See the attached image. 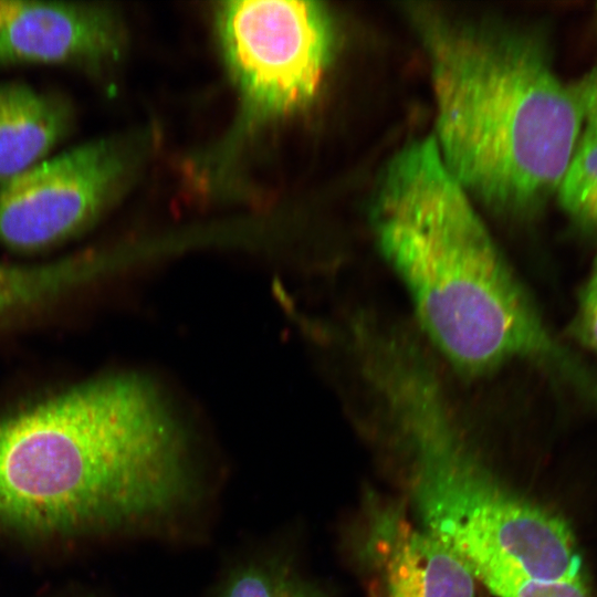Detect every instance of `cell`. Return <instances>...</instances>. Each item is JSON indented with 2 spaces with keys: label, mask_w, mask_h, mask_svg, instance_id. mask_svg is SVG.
<instances>
[{
  "label": "cell",
  "mask_w": 597,
  "mask_h": 597,
  "mask_svg": "<svg viewBox=\"0 0 597 597\" xmlns=\"http://www.w3.org/2000/svg\"><path fill=\"white\" fill-rule=\"evenodd\" d=\"M197 489L188 433L139 374L85 380L0 418L2 528H143L185 509Z\"/></svg>",
  "instance_id": "6da1fadb"
},
{
  "label": "cell",
  "mask_w": 597,
  "mask_h": 597,
  "mask_svg": "<svg viewBox=\"0 0 597 597\" xmlns=\"http://www.w3.org/2000/svg\"><path fill=\"white\" fill-rule=\"evenodd\" d=\"M471 199L447 169L432 135L398 150L376 188L375 239L425 335L465 375L528 359L579 377Z\"/></svg>",
  "instance_id": "7a4b0ae2"
},
{
  "label": "cell",
  "mask_w": 597,
  "mask_h": 597,
  "mask_svg": "<svg viewBox=\"0 0 597 597\" xmlns=\"http://www.w3.org/2000/svg\"><path fill=\"white\" fill-rule=\"evenodd\" d=\"M436 103L443 164L471 198L513 216L556 195L579 140L576 84L553 69L538 36L415 4Z\"/></svg>",
  "instance_id": "3957f363"
},
{
  "label": "cell",
  "mask_w": 597,
  "mask_h": 597,
  "mask_svg": "<svg viewBox=\"0 0 597 597\" xmlns=\"http://www.w3.org/2000/svg\"><path fill=\"white\" fill-rule=\"evenodd\" d=\"M355 365L371 415L407 461L420 525L457 554L476 580L509 573L584 579L567 522L504 485L488 468L413 338L383 336Z\"/></svg>",
  "instance_id": "277c9868"
},
{
  "label": "cell",
  "mask_w": 597,
  "mask_h": 597,
  "mask_svg": "<svg viewBox=\"0 0 597 597\" xmlns=\"http://www.w3.org/2000/svg\"><path fill=\"white\" fill-rule=\"evenodd\" d=\"M221 44L251 116L306 106L333 52L327 10L316 1H227L218 12Z\"/></svg>",
  "instance_id": "5b68a950"
},
{
  "label": "cell",
  "mask_w": 597,
  "mask_h": 597,
  "mask_svg": "<svg viewBox=\"0 0 597 597\" xmlns=\"http://www.w3.org/2000/svg\"><path fill=\"white\" fill-rule=\"evenodd\" d=\"M126 168L121 145L102 139L1 182L0 243L15 251H39L81 233L107 207Z\"/></svg>",
  "instance_id": "8992f818"
},
{
  "label": "cell",
  "mask_w": 597,
  "mask_h": 597,
  "mask_svg": "<svg viewBox=\"0 0 597 597\" xmlns=\"http://www.w3.org/2000/svg\"><path fill=\"white\" fill-rule=\"evenodd\" d=\"M108 9L91 3L0 0V64L96 66L119 53Z\"/></svg>",
  "instance_id": "52a82bcc"
},
{
  "label": "cell",
  "mask_w": 597,
  "mask_h": 597,
  "mask_svg": "<svg viewBox=\"0 0 597 597\" xmlns=\"http://www.w3.org/2000/svg\"><path fill=\"white\" fill-rule=\"evenodd\" d=\"M367 551L385 597H475L476 579L458 555L396 510L374 516Z\"/></svg>",
  "instance_id": "ba28073f"
},
{
  "label": "cell",
  "mask_w": 597,
  "mask_h": 597,
  "mask_svg": "<svg viewBox=\"0 0 597 597\" xmlns=\"http://www.w3.org/2000/svg\"><path fill=\"white\" fill-rule=\"evenodd\" d=\"M71 106L27 84H0V184L40 163L69 133Z\"/></svg>",
  "instance_id": "9c48e42d"
},
{
  "label": "cell",
  "mask_w": 597,
  "mask_h": 597,
  "mask_svg": "<svg viewBox=\"0 0 597 597\" xmlns=\"http://www.w3.org/2000/svg\"><path fill=\"white\" fill-rule=\"evenodd\" d=\"M582 103L585 126L556 195L576 223L597 231V102Z\"/></svg>",
  "instance_id": "30bf717a"
},
{
  "label": "cell",
  "mask_w": 597,
  "mask_h": 597,
  "mask_svg": "<svg viewBox=\"0 0 597 597\" xmlns=\"http://www.w3.org/2000/svg\"><path fill=\"white\" fill-rule=\"evenodd\" d=\"M216 597H323L281 561L251 562L237 568Z\"/></svg>",
  "instance_id": "8fae6325"
},
{
  "label": "cell",
  "mask_w": 597,
  "mask_h": 597,
  "mask_svg": "<svg viewBox=\"0 0 597 597\" xmlns=\"http://www.w3.org/2000/svg\"><path fill=\"white\" fill-rule=\"evenodd\" d=\"M572 329L583 345L597 354V259L580 293Z\"/></svg>",
  "instance_id": "7c38bea8"
},
{
  "label": "cell",
  "mask_w": 597,
  "mask_h": 597,
  "mask_svg": "<svg viewBox=\"0 0 597 597\" xmlns=\"http://www.w3.org/2000/svg\"><path fill=\"white\" fill-rule=\"evenodd\" d=\"M576 87L583 100H590L597 102V69H594L590 73L578 81Z\"/></svg>",
  "instance_id": "4fadbf2b"
}]
</instances>
